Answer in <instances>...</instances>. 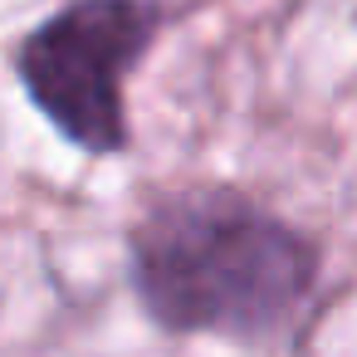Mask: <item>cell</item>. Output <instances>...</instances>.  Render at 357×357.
Masks as SVG:
<instances>
[{
	"label": "cell",
	"instance_id": "obj_1",
	"mask_svg": "<svg viewBox=\"0 0 357 357\" xmlns=\"http://www.w3.org/2000/svg\"><path fill=\"white\" fill-rule=\"evenodd\" d=\"M128 289L167 337L289 347L308 333L328 250L235 181H181L142 201L123 230Z\"/></svg>",
	"mask_w": 357,
	"mask_h": 357
},
{
	"label": "cell",
	"instance_id": "obj_2",
	"mask_svg": "<svg viewBox=\"0 0 357 357\" xmlns=\"http://www.w3.org/2000/svg\"><path fill=\"white\" fill-rule=\"evenodd\" d=\"M167 30L162 0H59L15 35L6 64L35 118L79 157L118 162L132 152L128 89Z\"/></svg>",
	"mask_w": 357,
	"mask_h": 357
}]
</instances>
